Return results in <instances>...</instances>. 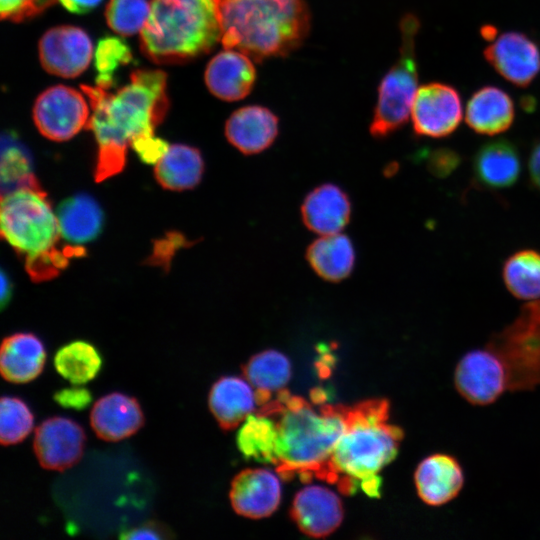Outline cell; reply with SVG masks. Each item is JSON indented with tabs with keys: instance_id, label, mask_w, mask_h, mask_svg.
I'll return each instance as SVG.
<instances>
[{
	"instance_id": "6da1fadb",
	"label": "cell",
	"mask_w": 540,
	"mask_h": 540,
	"mask_svg": "<svg viewBox=\"0 0 540 540\" xmlns=\"http://www.w3.org/2000/svg\"><path fill=\"white\" fill-rule=\"evenodd\" d=\"M81 89L91 106L86 129L97 142L95 181L100 182L121 172L128 146L154 135L163 121L169 107L167 76L161 70L138 69L114 93L97 85H81Z\"/></svg>"
},
{
	"instance_id": "7a4b0ae2",
	"label": "cell",
	"mask_w": 540,
	"mask_h": 540,
	"mask_svg": "<svg viewBox=\"0 0 540 540\" xmlns=\"http://www.w3.org/2000/svg\"><path fill=\"white\" fill-rule=\"evenodd\" d=\"M312 394L314 403L282 389L256 411L271 422L269 463L285 479L317 476L350 421L352 406L326 403L322 390Z\"/></svg>"
},
{
	"instance_id": "3957f363",
	"label": "cell",
	"mask_w": 540,
	"mask_h": 540,
	"mask_svg": "<svg viewBox=\"0 0 540 540\" xmlns=\"http://www.w3.org/2000/svg\"><path fill=\"white\" fill-rule=\"evenodd\" d=\"M386 399L365 400L352 406L348 427L328 461L316 476L337 483L342 493L358 484L370 496H379L378 472L398 454L403 430L389 424Z\"/></svg>"
},
{
	"instance_id": "277c9868",
	"label": "cell",
	"mask_w": 540,
	"mask_h": 540,
	"mask_svg": "<svg viewBox=\"0 0 540 540\" xmlns=\"http://www.w3.org/2000/svg\"><path fill=\"white\" fill-rule=\"evenodd\" d=\"M225 49L257 62L286 57L298 49L311 28L306 0H214Z\"/></svg>"
},
{
	"instance_id": "5b68a950",
	"label": "cell",
	"mask_w": 540,
	"mask_h": 540,
	"mask_svg": "<svg viewBox=\"0 0 540 540\" xmlns=\"http://www.w3.org/2000/svg\"><path fill=\"white\" fill-rule=\"evenodd\" d=\"M0 223L2 237L25 258L26 270L34 281L56 276L70 258L85 252L76 245L60 247L57 215L41 188H21L3 194Z\"/></svg>"
},
{
	"instance_id": "8992f818",
	"label": "cell",
	"mask_w": 540,
	"mask_h": 540,
	"mask_svg": "<svg viewBox=\"0 0 540 540\" xmlns=\"http://www.w3.org/2000/svg\"><path fill=\"white\" fill-rule=\"evenodd\" d=\"M220 38L214 0H152L140 47L156 64H177L210 52Z\"/></svg>"
},
{
	"instance_id": "52a82bcc",
	"label": "cell",
	"mask_w": 540,
	"mask_h": 540,
	"mask_svg": "<svg viewBox=\"0 0 540 540\" xmlns=\"http://www.w3.org/2000/svg\"><path fill=\"white\" fill-rule=\"evenodd\" d=\"M399 56L385 73L378 86L377 103L369 132L381 140L402 128L408 121L418 86L416 36L420 21L414 13H406L400 23Z\"/></svg>"
},
{
	"instance_id": "ba28073f",
	"label": "cell",
	"mask_w": 540,
	"mask_h": 540,
	"mask_svg": "<svg viewBox=\"0 0 540 540\" xmlns=\"http://www.w3.org/2000/svg\"><path fill=\"white\" fill-rule=\"evenodd\" d=\"M490 345L508 368L510 390L540 383V300L526 304L518 318Z\"/></svg>"
},
{
	"instance_id": "9c48e42d",
	"label": "cell",
	"mask_w": 540,
	"mask_h": 540,
	"mask_svg": "<svg viewBox=\"0 0 540 540\" xmlns=\"http://www.w3.org/2000/svg\"><path fill=\"white\" fill-rule=\"evenodd\" d=\"M454 385L467 402L485 406L510 389V375L500 354L489 344L461 357L454 371Z\"/></svg>"
},
{
	"instance_id": "30bf717a",
	"label": "cell",
	"mask_w": 540,
	"mask_h": 540,
	"mask_svg": "<svg viewBox=\"0 0 540 540\" xmlns=\"http://www.w3.org/2000/svg\"><path fill=\"white\" fill-rule=\"evenodd\" d=\"M90 110L84 96L65 85L43 91L33 106V120L39 132L52 141H66L86 128Z\"/></svg>"
},
{
	"instance_id": "8fae6325",
	"label": "cell",
	"mask_w": 540,
	"mask_h": 540,
	"mask_svg": "<svg viewBox=\"0 0 540 540\" xmlns=\"http://www.w3.org/2000/svg\"><path fill=\"white\" fill-rule=\"evenodd\" d=\"M410 115L415 135L427 138L447 137L461 123V96L452 85L426 83L417 90Z\"/></svg>"
},
{
	"instance_id": "7c38bea8",
	"label": "cell",
	"mask_w": 540,
	"mask_h": 540,
	"mask_svg": "<svg viewBox=\"0 0 540 540\" xmlns=\"http://www.w3.org/2000/svg\"><path fill=\"white\" fill-rule=\"evenodd\" d=\"M483 55L500 76L516 87H528L540 73V47L520 31L497 36Z\"/></svg>"
},
{
	"instance_id": "4fadbf2b",
	"label": "cell",
	"mask_w": 540,
	"mask_h": 540,
	"mask_svg": "<svg viewBox=\"0 0 540 540\" xmlns=\"http://www.w3.org/2000/svg\"><path fill=\"white\" fill-rule=\"evenodd\" d=\"M85 441L82 426L72 419L54 416L37 427L33 450L44 469L64 471L80 461Z\"/></svg>"
},
{
	"instance_id": "5bb4252c",
	"label": "cell",
	"mask_w": 540,
	"mask_h": 540,
	"mask_svg": "<svg viewBox=\"0 0 540 540\" xmlns=\"http://www.w3.org/2000/svg\"><path fill=\"white\" fill-rule=\"evenodd\" d=\"M42 67L50 74L75 78L92 59V42L79 27L63 25L46 31L39 41Z\"/></svg>"
},
{
	"instance_id": "9a60e30c",
	"label": "cell",
	"mask_w": 540,
	"mask_h": 540,
	"mask_svg": "<svg viewBox=\"0 0 540 540\" xmlns=\"http://www.w3.org/2000/svg\"><path fill=\"white\" fill-rule=\"evenodd\" d=\"M290 515L298 528L310 537H325L343 520V505L331 490L317 485L306 486L294 497Z\"/></svg>"
},
{
	"instance_id": "2e32d148",
	"label": "cell",
	"mask_w": 540,
	"mask_h": 540,
	"mask_svg": "<svg viewBox=\"0 0 540 540\" xmlns=\"http://www.w3.org/2000/svg\"><path fill=\"white\" fill-rule=\"evenodd\" d=\"M305 227L319 235L340 233L350 222L352 202L334 183H323L309 191L300 207Z\"/></svg>"
},
{
	"instance_id": "e0dca14e",
	"label": "cell",
	"mask_w": 540,
	"mask_h": 540,
	"mask_svg": "<svg viewBox=\"0 0 540 540\" xmlns=\"http://www.w3.org/2000/svg\"><path fill=\"white\" fill-rule=\"evenodd\" d=\"M229 497L238 515L253 519L268 517L280 503V481L269 470L245 469L232 480Z\"/></svg>"
},
{
	"instance_id": "ac0fdd59",
	"label": "cell",
	"mask_w": 540,
	"mask_h": 540,
	"mask_svg": "<svg viewBox=\"0 0 540 540\" xmlns=\"http://www.w3.org/2000/svg\"><path fill=\"white\" fill-rule=\"evenodd\" d=\"M256 75L255 66L248 55L225 49L209 61L204 80L211 94L223 101L233 102L251 93Z\"/></svg>"
},
{
	"instance_id": "d6986e66",
	"label": "cell",
	"mask_w": 540,
	"mask_h": 540,
	"mask_svg": "<svg viewBox=\"0 0 540 540\" xmlns=\"http://www.w3.org/2000/svg\"><path fill=\"white\" fill-rule=\"evenodd\" d=\"M414 482L419 498L428 506L439 507L459 495L465 476L455 457L446 453H434L418 464Z\"/></svg>"
},
{
	"instance_id": "ffe728a7",
	"label": "cell",
	"mask_w": 540,
	"mask_h": 540,
	"mask_svg": "<svg viewBox=\"0 0 540 540\" xmlns=\"http://www.w3.org/2000/svg\"><path fill=\"white\" fill-rule=\"evenodd\" d=\"M279 133V119L269 108L247 105L235 110L225 123L228 142L244 155L268 149Z\"/></svg>"
},
{
	"instance_id": "44dd1931",
	"label": "cell",
	"mask_w": 540,
	"mask_h": 540,
	"mask_svg": "<svg viewBox=\"0 0 540 540\" xmlns=\"http://www.w3.org/2000/svg\"><path fill=\"white\" fill-rule=\"evenodd\" d=\"M90 424L98 438L117 442L134 435L143 426L144 414L136 398L112 392L93 405Z\"/></svg>"
},
{
	"instance_id": "7402d4cb",
	"label": "cell",
	"mask_w": 540,
	"mask_h": 540,
	"mask_svg": "<svg viewBox=\"0 0 540 540\" xmlns=\"http://www.w3.org/2000/svg\"><path fill=\"white\" fill-rule=\"evenodd\" d=\"M473 178L482 188L500 190L513 186L521 173L517 146L499 138L482 144L472 162Z\"/></svg>"
},
{
	"instance_id": "603a6c76",
	"label": "cell",
	"mask_w": 540,
	"mask_h": 540,
	"mask_svg": "<svg viewBox=\"0 0 540 540\" xmlns=\"http://www.w3.org/2000/svg\"><path fill=\"white\" fill-rule=\"evenodd\" d=\"M45 362V346L35 334L17 332L3 339L0 372L6 381L14 384L31 382L42 373Z\"/></svg>"
},
{
	"instance_id": "cb8c5ba5",
	"label": "cell",
	"mask_w": 540,
	"mask_h": 540,
	"mask_svg": "<svg viewBox=\"0 0 540 540\" xmlns=\"http://www.w3.org/2000/svg\"><path fill=\"white\" fill-rule=\"evenodd\" d=\"M514 119L513 99L497 86L479 88L466 104V123L481 135L493 136L505 132L512 126Z\"/></svg>"
},
{
	"instance_id": "d4e9b609",
	"label": "cell",
	"mask_w": 540,
	"mask_h": 540,
	"mask_svg": "<svg viewBox=\"0 0 540 540\" xmlns=\"http://www.w3.org/2000/svg\"><path fill=\"white\" fill-rule=\"evenodd\" d=\"M253 387L235 376L219 378L212 385L208 405L223 430H231L254 413L256 403Z\"/></svg>"
},
{
	"instance_id": "484cf974",
	"label": "cell",
	"mask_w": 540,
	"mask_h": 540,
	"mask_svg": "<svg viewBox=\"0 0 540 540\" xmlns=\"http://www.w3.org/2000/svg\"><path fill=\"white\" fill-rule=\"evenodd\" d=\"M305 258L321 279L338 283L353 272L356 251L347 235L336 233L323 235L311 242L306 249Z\"/></svg>"
},
{
	"instance_id": "4316f807",
	"label": "cell",
	"mask_w": 540,
	"mask_h": 540,
	"mask_svg": "<svg viewBox=\"0 0 540 540\" xmlns=\"http://www.w3.org/2000/svg\"><path fill=\"white\" fill-rule=\"evenodd\" d=\"M61 237L80 245L94 240L103 227V211L88 194H77L63 200L57 208Z\"/></svg>"
},
{
	"instance_id": "83f0119b",
	"label": "cell",
	"mask_w": 540,
	"mask_h": 540,
	"mask_svg": "<svg viewBox=\"0 0 540 540\" xmlns=\"http://www.w3.org/2000/svg\"><path fill=\"white\" fill-rule=\"evenodd\" d=\"M204 173L201 152L186 144L170 145L155 164L154 175L165 189L183 191L197 186Z\"/></svg>"
},
{
	"instance_id": "f1b7e54d",
	"label": "cell",
	"mask_w": 540,
	"mask_h": 540,
	"mask_svg": "<svg viewBox=\"0 0 540 540\" xmlns=\"http://www.w3.org/2000/svg\"><path fill=\"white\" fill-rule=\"evenodd\" d=\"M243 374L255 389L256 403L261 406L271 400L272 392L285 388L291 376V365L284 354L265 350L248 360Z\"/></svg>"
},
{
	"instance_id": "f546056e",
	"label": "cell",
	"mask_w": 540,
	"mask_h": 540,
	"mask_svg": "<svg viewBox=\"0 0 540 540\" xmlns=\"http://www.w3.org/2000/svg\"><path fill=\"white\" fill-rule=\"evenodd\" d=\"M502 277L516 298L540 300V253L531 249L515 252L504 262Z\"/></svg>"
},
{
	"instance_id": "4dcf8cb0",
	"label": "cell",
	"mask_w": 540,
	"mask_h": 540,
	"mask_svg": "<svg viewBox=\"0 0 540 540\" xmlns=\"http://www.w3.org/2000/svg\"><path fill=\"white\" fill-rule=\"evenodd\" d=\"M56 371L75 385L93 380L102 367L98 349L83 340L69 342L60 347L53 359Z\"/></svg>"
},
{
	"instance_id": "1f68e13d",
	"label": "cell",
	"mask_w": 540,
	"mask_h": 540,
	"mask_svg": "<svg viewBox=\"0 0 540 540\" xmlns=\"http://www.w3.org/2000/svg\"><path fill=\"white\" fill-rule=\"evenodd\" d=\"M13 139H3L1 153L2 195L21 188H41L30 157Z\"/></svg>"
},
{
	"instance_id": "d6a6232c",
	"label": "cell",
	"mask_w": 540,
	"mask_h": 540,
	"mask_svg": "<svg viewBox=\"0 0 540 540\" xmlns=\"http://www.w3.org/2000/svg\"><path fill=\"white\" fill-rule=\"evenodd\" d=\"M34 415L19 397L2 396L0 401V442L3 446L22 442L32 431Z\"/></svg>"
},
{
	"instance_id": "836d02e7",
	"label": "cell",
	"mask_w": 540,
	"mask_h": 540,
	"mask_svg": "<svg viewBox=\"0 0 540 540\" xmlns=\"http://www.w3.org/2000/svg\"><path fill=\"white\" fill-rule=\"evenodd\" d=\"M129 46L120 38H102L95 51L96 85L110 90L115 85V73L121 66L132 61Z\"/></svg>"
},
{
	"instance_id": "e575fe53",
	"label": "cell",
	"mask_w": 540,
	"mask_h": 540,
	"mask_svg": "<svg viewBox=\"0 0 540 540\" xmlns=\"http://www.w3.org/2000/svg\"><path fill=\"white\" fill-rule=\"evenodd\" d=\"M150 4L147 0H109L105 18L119 35L132 36L140 32L147 20Z\"/></svg>"
},
{
	"instance_id": "d590c367",
	"label": "cell",
	"mask_w": 540,
	"mask_h": 540,
	"mask_svg": "<svg viewBox=\"0 0 540 540\" xmlns=\"http://www.w3.org/2000/svg\"><path fill=\"white\" fill-rule=\"evenodd\" d=\"M56 0H0V14L3 20L20 22L43 12Z\"/></svg>"
},
{
	"instance_id": "8d00e7d4",
	"label": "cell",
	"mask_w": 540,
	"mask_h": 540,
	"mask_svg": "<svg viewBox=\"0 0 540 540\" xmlns=\"http://www.w3.org/2000/svg\"><path fill=\"white\" fill-rule=\"evenodd\" d=\"M168 142L155 135L140 138L131 144L142 162L156 164L169 148Z\"/></svg>"
},
{
	"instance_id": "74e56055",
	"label": "cell",
	"mask_w": 540,
	"mask_h": 540,
	"mask_svg": "<svg viewBox=\"0 0 540 540\" xmlns=\"http://www.w3.org/2000/svg\"><path fill=\"white\" fill-rule=\"evenodd\" d=\"M427 156V166L430 172L438 177L447 176L460 163L459 155L449 148L434 149Z\"/></svg>"
},
{
	"instance_id": "f35d334b",
	"label": "cell",
	"mask_w": 540,
	"mask_h": 540,
	"mask_svg": "<svg viewBox=\"0 0 540 540\" xmlns=\"http://www.w3.org/2000/svg\"><path fill=\"white\" fill-rule=\"evenodd\" d=\"M54 400L64 408L82 410L91 403L92 394L84 387L73 386L58 390Z\"/></svg>"
},
{
	"instance_id": "ab89813d",
	"label": "cell",
	"mask_w": 540,
	"mask_h": 540,
	"mask_svg": "<svg viewBox=\"0 0 540 540\" xmlns=\"http://www.w3.org/2000/svg\"><path fill=\"white\" fill-rule=\"evenodd\" d=\"M172 537L169 528L159 522L149 521L128 529L120 535L122 539H166Z\"/></svg>"
},
{
	"instance_id": "60d3db41",
	"label": "cell",
	"mask_w": 540,
	"mask_h": 540,
	"mask_svg": "<svg viewBox=\"0 0 540 540\" xmlns=\"http://www.w3.org/2000/svg\"><path fill=\"white\" fill-rule=\"evenodd\" d=\"M528 174L531 186L540 192V139L535 140L530 148Z\"/></svg>"
},
{
	"instance_id": "b9f144b4",
	"label": "cell",
	"mask_w": 540,
	"mask_h": 540,
	"mask_svg": "<svg viewBox=\"0 0 540 540\" xmlns=\"http://www.w3.org/2000/svg\"><path fill=\"white\" fill-rule=\"evenodd\" d=\"M71 13L84 14L93 10L102 0H59Z\"/></svg>"
},
{
	"instance_id": "7bdbcfd3",
	"label": "cell",
	"mask_w": 540,
	"mask_h": 540,
	"mask_svg": "<svg viewBox=\"0 0 540 540\" xmlns=\"http://www.w3.org/2000/svg\"><path fill=\"white\" fill-rule=\"evenodd\" d=\"M2 280V290H1V307L4 308L5 305L10 300L11 294H12V285L9 280V277L2 271L1 275Z\"/></svg>"
},
{
	"instance_id": "ee69618b",
	"label": "cell",
	"mask_w": 540,
	"mask_h": 540,
	"mask_svg": "<svg viewBox=\"0 0 540 540\" xmlns=\"http://www.w3.org/2000/svg\"><path fill=\"white\" fill-rule=\"evenodd\" d=\"M480 34L483 39L492 42L497 37V29L495 26L487 24L480 28Z\"/></svg>"
}]
</instances>
